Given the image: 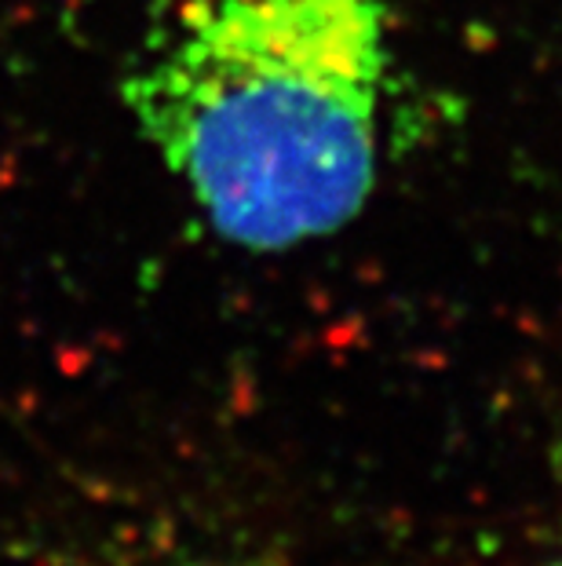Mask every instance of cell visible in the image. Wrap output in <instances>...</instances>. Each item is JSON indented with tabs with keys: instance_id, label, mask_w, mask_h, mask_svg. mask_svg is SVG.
I'll return each instance as SVG.
<instances>
[{
	"instance_id": "6da1fadb",
	"label": "cell",
	"mask_w": 562,
	"mask_h": 566,
	"mask_svg": "<svg viewBox=\"0 0 562 566\" xmlns=\"http://www.w3.org/2000/svg\"><path fill=\"white\" fill-rule=\"evenodd\" d=\"M125 103L231 245L318 242L373 198L377 92L242 63L183 33L125 81Z\"/></svg>"
},
{
	"instance_id": "7a4b0ae2",
	"label": "cell",
	"mask_w": 562,
	"mask_h": 566,
	"mask_svg": "<svg viewBox=\"0 0 562 566\" xmlns=\"http://www.w3.org/2000/svg\"><path fill=\"white\" fill-rule=\"evenodd\" d=\"M183 33L242 63L377 92L384 0H176Z\"/></svg>"
},
{
	"instance_id": "3957f363",
	"label": "cell",
	"mask_w": 562,
	"mask_h": 566,
	"mask_svg": "<svg viewBox=\"0 0 562 566\" xmlns=\"http://www.w3.org/2000/svg\"><path fill=\"white\" fill-rule=\"evenodd\" d=\"M552 566H562V556H559V559H555V563H552Z\"/></svg>"
}]
</instances>
